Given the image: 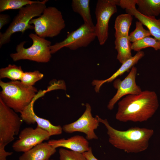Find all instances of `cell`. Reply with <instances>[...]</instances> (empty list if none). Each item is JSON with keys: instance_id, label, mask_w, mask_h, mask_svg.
Segmentation results:
<instances>
[{"instance_id": "cell-1", "label": "cell", "mask_w": 160, "mask_h": 160, "mask_svg": "<svg viewBox=\"0 0 160 160\" xmlns=\"http://www.w3.org/2000/svg\"><path fill=\"white\" fill-rule=\"evenodd\" d=\"M116 119L122 122L147 121L159 107L158 96L154 91L145 90L137 95L126 96L118 103Z\"/></svg>"}, {"instance_id": "cell-2", "label": "cell", "mask_w": 160, "mask_h": 160, "mask_svg": "<svg viewBox=\"0 0 160 160\" xmlns=\"http://www.w3.org/2000/svg\"><path fill=\"white\" fill-rule=\"evenodd\" d=\"M96 116L105 127L108 141L114 147L127 153H140L148 148L150 139L154 134L153 129L134 127L121 131L111 126L107 119Z\"/></svg>"}, {"instance_id": "cell-3", "label": "cell", "mask_w": 160, "mask_h": 160, "mask_svg": "<svg viewBox=\"0 0 160 160\" xmlns=\"http://www.w3.org/2000/svg\"><path fill=\"white\" fill-rule=\"evenodd\" d=\"M2 90L0 99L16 113L22 112L31 103L38 92L34 86L29 87L20 81L4 82L0 80Z\"/></svg>"}, {"instance_id": "cell-4", "label": "cell", "mask_w": 160, "mask_h": 160, "mask_svg": "<svg viewBox=\"0 0 160 160\" xmlns=\"http://www.w3.org/2000/svg\"><path fill=\"white\" fill-rule=\"evenodd\" d=\"M44 0L38 3L27 5L19 9L9 25L3 33L0 32V47L9 43L14 33L21 32L23 34L28 29H34V26L30 24V20L40 16L46 7Z\"/></svg>"}, {"instance_id": "cell-5", "label": "cell", "mask_w": 160, "mask_h": 160, "mask_svg": "<svg viewBox=\"0 0 160 160\" xmlns=\"http://www.w3.org/2000/svg\"><path fill=\"white\" fill-rule=\"evenodd\" d=\"M30 24L33 25L35 34L44 38L57 36L66 25L61 12L52 6L45 8L42 14L31 19Z\"/></svg>"}, {"instance_id": "cell-6", "label": "cell", "mask_w": 160, "mask_h": 160, "mask_svg": "<svg viewBox=\"0 0 160 160\" xmlns=\"http://www.w3.org/2000/svg\"><path fill=\"white\" fill-rule=\"evenodd\" d=\"M29 37L33 41L32 45L25 48L24 45L26 41L20 42L16 46V52L11 53L10 57L14 61L27 60L38 63H46L52 57L50 46L51 42L41 38L36 34L30 33Z\"/></svg>"}, {"instance_id": "cell-7", "label": "cell", "mask_w": 160, "mask_h": 160, "mask_svg": "<svg viewBox=\"0 0 160 160\" xmlns=\"http://www.w3.org/2000/svg\"><path fill=\"white\" fill-rule=\"evenodd\" d=\"M23 121L20 116L0 99V145L6 146L14 140Z\"/></svg>"}, {"instance_id": "cell-8", "label": "cell", "mask_w": 160, "mask_h": 160, "mask_svg": "<svg viewBox=\"0 0 160 160\" xmlns=\"http://www.w3.org/2000/svg\"><path fill=\"white\" fill-rule=\"evenodd\" d=\"M95 27H92L84 23L77 29L68 33L63 41L50 46L51 54H54L63 48L71 50L88 46L96 37Z\"/></svg>"}, {"instance_id": "cell-9", "label": "cell", "mask_w": 160, "mask_h": 160, "mask_svg": "<svg viewBox=\"0 0 160 160\" xmlns=\"http://www.w3.org/2000/svg\"><path fill=\"white\" fill-rule=\"evenodd\" d=\"M116 0H98L95 9V30L99 44L104 45L108 36V25L112 16L117 12Z\"/></svg>"}, {"instance_id": "cell-10", "label": "cell", "mask_w": 160, "mask_h": 160, "mask_svg": "<svg viewBox=\"0 0 160 160\" xmlns=\"http://www.w3.org/2000/svg\"><path fill=\"white\" fill-rule=\"evenodd\" d=\"M85 106V111L80 117L74 122L63 125V131L68 133L80 132L85 134L87 140L97 139L95 130L98 128L100 122L96 116H92L90 105L87 103Z\"/></svg>"}, {"instance_id": "cell-11", "label": "cell", "mask_w": 160, "mask_h": 160, "mask_svg": "<svg viewBox=\"0 0 160 160\" xmlns=\"http://www.w3.org/2000/svg\"><path fill=\"white\" fill-rule=\"evenodd\" d=\"M50 136L47 131L37 126L35 129L26 127L20 131L18 139L13 143L12 148L16 152L24 153L48 140Z\"/></svg>"}, {"instance_id": "cell-12", "label": "cell", "mask_w": 160, "mask_h": 160, "mask_svg": "<svg viewBox=\"0 0 160 160\" xmlns=\"http://www.w3.org/2000/svg\"><path fill=\"white\" fill-rule=\"evenodd\" d=\"M137 72V68L134 66L124 79H117L114 80L113 86L117 92L108 103L107 108L109 110H112L116 103L123 97L129 95H137L142 92L140 87L136 83Z\"/></svg>"}, {"instance_id": "cell-13", "label": "cell", "mask_w": 160, "mask_h": 160, "mask_svg": "<svg viewBox=\"0 0 160 160\" xmlns=\"http://www.w3.org/2000/svg\"><path fill=\"white\" fill-rule=\"evenodd\" d=\"M45 93V90H40L38 92L31 103L20 113V117L23 121L28 124L36 123L37 126L47 131L51 136L60 135L63 131L61 126L53 125L49 120L36 115L34 111L33 105L35 102L43 96Z\"/></svg>"}, {"instance_id": "cell-14", "label": "cell", "mask_w": 160, "mask_h": 160, "mask_svg": "<svg viewBox=\"0 0 160 160\" xmlns=\"http://www.w3.org/2000/svg\"><path fill=\"white\" fill-rule=\"evenodd\" d=\"M48 143L56 149L63 147L82 153L88 151L90 148L88 140L79 135H75L67 139H52L49 140Z\"/></svg>"}, {"instance_id": "cell-15", "label": "cell", "mask_w": 160, "mask_h": 160, "mask_svg": "<svg viewBox=\"0 0 160 160\" xmlns=\"http://www.w3.org/2000/svg\"><path fill=\"white\" fill-rule=\"evenodd\" d=\"M145 55L143 51H140L131 58L122 63L121 67L112 75L105 80H94L92 82V85L94 86L95 92L99 91L101 87L106 83H109L114 81L118 76H121L137 63L138 61Z\"/></svg>"}, {"instance_id": "cell-16", "label": "cell", "mask_w": 160, "mask_h": 160, "mask_svg": "<svg viewBox=\"0 0 160 160\" xmlns=\"http://www.w3.org/2000/svg\"><path fill=\"white\" fill-rule=\"evenodd\" d=\"M56 152V149L48 142H42L23 153L19 160H47Z\"/></svg>"}, {"instance_id": "cell-17", "label": "cell", "mask_w": 160, "mask_h": 160, "mask_svg": "<svg viewBox=\"0 0 160 160\" xmlns=\"http://www.w3.org/2000/svg\"><path fill=\"white\" fill-rule=\"evenodd\" d=\"M127 13L134 16L139 21L147 27L151 35L160 41V19H156L155 17L145 16L137 10L136 7L125 9Z\"/></svg>"}, {"instance_id": "cell-18", "label": "cell", "mask_w": 160, "mask_h": 160, "mask_svg": "<svg viewBox=\"0 0 160 160\" xmlns=\"http://www.w3.org/2000/svg\"><path fill=\"white\" fill-rule=\"evenodd\" d=\"M131 44L128 36L115 37V48L117 52V59L122 64L131 58Z\"/></svg>"}, {"instance_id": "cell-19", "label": "cell", "mask_w": 160, "mask_h": 160, "mask_svg": "<svg viewBox=\"0 0 160 160\" xmlns=\"http://www.w3.org/2000/svg\"><path fill=\"white\" fill-rule=\"evenodd\" d=\"M90 2L89 0H73L71 7L74 12L81 16L84 24L94 28L95 25L90 13Z\"/></svg>"}, {"instance_id": "cell-20", "label": "cell", "mask_w": 160, "mask_h": 160, "mask_svg": "<svg viewBox=\"0 0 160 160\" xmlns=\"http://www.w3.org/2000/svg\"><path fill=\"white\" fill-rule=\"evenodd\" d=\"M137 11L149 17H155L160 14V0H137Z\"/></svg>"}, {"instance_id": "cell-21", "label": "cell", "mask_w": 160, "mask_h": 160, "mask_svg": "<svg viewBox=\"0 0 160 160\" xmlns=\"http://www.w3.org/2000/svg\"><path fill=\"white\" fill-rule=\"evenodd\" d=\"M132 20V16L128 13L122 14L117 16L114 25L115 37L128 36Z\"/></svg>"}, {"instance_id": "cell-22", "label": "cell", "mask_w": 160, "mask_h": 160, "mask_svg": "<svg viewBox=\"0 0 160 160\" xmlns=\"http://www.w3.org/2000/svg\"><path fill=\"white\" fill-rule=\"evenodd\" d=\"M24 72L20 66L9 64L0 69V78H7L12 81H20Z\"/></svg>"}, {"instance_id": "cell-23", "label": "cell", "mask_w": 160, "mask_h": 160, "mask_svg": "<svg viewBox=\"0 0 160 160\" xmlns=\"http://www.w3.org/2000/svg\"><path fill=\"white\" fill-rule=\"evenodd\" d=\"M148 47H152L156 50H160V41L148 36L132 43L131 46L132 50L137 52Z\"/></svg>"}, {"instance_id": "cell-24", "label": "cell", "mask_w": 160, "mask_h": 160, "mask_svg": "<svg viewBox=\"0 0 160 160\" xmlns=\"http://www.w3.org/2000/svg\"><path fill=\"white\" fill-rule=\"evenodd\" d=\"M40 1L30 0H0V12L10 9H20L27 5Z\"/></svg>"}, {"instance_id": "cell-25", "label": "cell", "mask_w": 160, "mask_h": 160, "mask_svg": "<svg viewBox=\"0 0 160 160\" xmlns=\"http://www.w3.org/2000/svg\"><path fill=\"white\" fill-rule=\"evenodd\" d=\"M143 24L140 21L136 22V27L134 30L129 35V39L132 43L141 40L146 37L151 35L148 30L144 29Z\"/></svg>"}, {"instance_id": "cell-26", "label": "cell", "mask_w": 160, "mask_h": 160, "mask_svg": "<svg viewBox=\"0 0 160 160\" xmlns=\"http://www.w3.org/2000/svg\"><path fill=\"white\" fill-rule=\"evenodd\" d=\"M44 76L39 71L24 72L20 80L24 85L29 87L33 86L35 83L42 79Z\"/></svg>"}, {"instance_id": "cell-27", "label": "cell", "mask_w": 160, "mask_h": 160, "mask_svg": "<svg viewBox=\"0 0 160 160\" xmlns=\"http://www.w3.org/2000/svg\"><path fill=\"white\" fill-rule=\"evenodd\" d=\"M60 160H87L83 153L61 148L59 151Z\"/></svg>"}, {"instance_id": "cell-28", "label": "cell", "mask_w": 160, "mask_h": 160, "mask_svg": "<svg viewBox=\"0 0 160 160\" xmlns=\"http://www.w3.org/2000/svg\"><path fill=\"white\" fill-rule=\"evenodd\" d=\"M137 2V0H116V5L125 9L136 7Z\"/></svg>"}, {"instance_id": "cell-29", "label": "cell", "mask_w": 160, "mask_h": 160, "mask_svg": "<svg viewBox=\"0 0 160 160\" xmlns=\"http://www.w3.org/2000/svg\"><path fill=\"white\" fill-rule=\"evenodd\" d=\"M10 16L7 14L1 13L0 14V29L5 25L8 24L10 21Z\"/></svg>"}, {"instance_id": "cell-30", "label": "cell", "mask_w": 160, "mask_h": 160, "mask_svg": "<svg viewBox=\"0 0 160 160\" xmlns=\"http://www.w3.org/2000/svg\"><path fill=\"white\" fill-rule=\"evenodd\" d=\"M5 147L4 145H0V160H7V157L13 154L12 152L6 151L5 149Z\"/></svg>"}, {"instance_id": "cell-31", "label": "cell", "mask_w": 160, "mask_h": 160, "mask_svg": "<svg viewBox=\"0 0 160 160\" xmlns=\"http://www.w3.org/2000/svg\"><path fill=\"white\" fill-rule=\"evenodd\" d=\"M83 154L87 160H98L94 155L91 147H90L89 150L84 153Z\"/></svg>"}, {"instance_id": "cell-32", "label": "cell", "mask_w": 160, "mask_h": 160, "mask_svg": "<svg viewBox=\"0 0 160 160\" xmlns=\"http://www.w3.org/2000/svg\"><path fill=\"white\" fill-rule=\"evenodd\" d=\"M47 160H53V159H47Z\"/></svg>"}, {"instance_id": "cell-33", "label": "cell", "mask_w": 160, "mask_h": 160, "mask_svg": "<svg viewBox=\"0 0 160 160\" xmlns=\"http://www.w3.org/2000/svg\"></svg>"}]
</instances>
